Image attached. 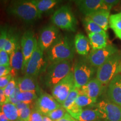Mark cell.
<instances>
[{
	"instance_id": "cell-1",
	"label": "cell",
	"mask_w": 121,
	"mask_h": 121,
	"mask_svg": "<svg viewBox=\"0 0 121 121\" xmlns=\"http://www.w3.org/2000/svg\"><path fill=\"white\" fill-rule=\"evenodd\" d=\"M75 45L67 36H59L57 40L47 49V53L51 63L72 60L75 54Z\"/></svg>"
},
{
	"instance_id": "cell-2",
	"label": "cell",
	"mask_w": 121,
	"mask_h": 121,
	"mask_svg": "<svg viewBox=\"0 0 121 121\" xmlns=\"http://www.w3.org/2000/svg\"><path fill=\"white\" fill-rule=\"evenodd\" d=\"M71 71L72 65L70 60L51 63L44 71V83L47 87L52 88Z\"/></svg>"
},
{
	"instance_id": "cell-3",
	"label": "cell",
	"mask_w": 121,
	"mask_h": 121,
	"mask_svg": "<svg viewBox=\"0 0 121 121\" xmlns=\"http://www.w3.org/2000/svg\"><path fill=\"white\" fill-rule=\"evenodd\" d=\"M8 13L26 22H31L41 17L31 1H16L10 4Z\"/></svg>"
},
{
	"instance_id": "cell-4",
	"label": "cell",
	"mask_w": 121,
	"mask_h": 121,
	"mask_svg": "<svg viewBox=\"0 0 121 121\" xmlns=\"http://www.w3.org/2000/svg\"><path fill=\"white\" fill-rule=\"evenodd\" d=\"M51 21L58 28L74 32L77 29V20L70 7L64 5L53 13Z\"/></svg>"
},
{
	"instance_id": "cell-5",
	"label": "cell",
	"mask_w": 121,
	"mask_h": 121,
	"mask_svg": "<svg viewBox=\"0 0 121 121\" xmlns=\"http://www.w3.org/2000/svg\"><path fill=\"white\" fill-rule=\"evenodd\" d=\"M120 57L121 53L117 52L98 68L96 78L103 85L109 84L112 79L116 75Z\"/></svg>"
},
{
	"instance_id": "cell-6",
	"label": "cell",
	"mask_w": 121,
	"mask_h": 121,
	"mask_svg": "<svg viewBox=\"0 0 121 121\" xmlns=\"http://www.w3.org/2000/svg\"><path fill=\"white\" fill-rule=\"evenodd\" d=\"M43 52L38 45L25 66L23 72L25 75L37 78L40 73L44 72L47 66Z\"/></svg>"
},
{
	"instance_id": "cell-7",
	"label": "cell",
	"mask_w": 121,
	"mask_h": 121,
	"mask_svg": "<svg viewBox=\"0 0 121 121\" xmlns=\"http://www.w3.org/2000/svg\"><path fill=\"white\" fill-rule=\"evenodd\" d=\"M95 72V68L89 62L79 60L76 63L73 69V76L75 87L80 89L91 80Z\"/></svg>"
},
{
	"instance_id": "cell-8",
	"label": "cell",
	"mask_w": 121,
	"mask_h": 121,
	"mask_svg": "<svg viewBox=\"0 0 121 121\" xmlns=\"http://www.w3.org/2000/svg\"><path fill=\"white\" fill-rule=\"evenodd\" d=\"M75 87L73 71L52 87V95L60 105L67 99L70 92Z\"/></svg>"
},
{
	"instance_id": "cell-9",
	"label": "cell",
	"mask_w": 121,
	"mask_h": 121,
	"mask_svg": "<svg viewBox=\"0 0 121 121\" xmlns=\"http://www.w3.org/2000/svg\"><path fill=\"white\" fill-rule=\"evenodd\" d=\"M102 121H121V107L108 99L102 100L94 105Z\"/></svg>"
},
{
	"instance_id": "cell-10",
	"label": "cell",
	"mask_w": 121,
	"mask_h": 121,
	"mask_svg": "<svg viewBox=\"0 0 121 121\" xmlns=\"http://www.w3.org/2000/svg\"><path fill=\"white\" fill-rule=\"evenodd\" d=\"M118 52V49L116 46L108 45L103 49L92 50L87 57V61L93 67L98 68L110 57Z\"/></svg>"
},
{
	"instance_id": "cell-11",
	"label": "cell",
	"mask_w": 121,
	"mask_h": 121,
	"mask_svg": "<svg viewBox=\"0 0 121 121\" xmlns=\"http://www.w3.org/2000/svg\"><path fill=\"white\" fill-rule=\"evenodd\" d=\"M20 45L24 56V64L22 69V72H24L29 60L38 46V40L33 31L27 30L24 33L20 40Z\"/></svg>"
},
{
	"instance_id": "cell-12",
	"label": "cell",
	"mask_w": 121,
	"mask_h": 121,
	"mask_svg": "<svg viewBox=\"0 0 121 121\" xmlns=\"http://www.w3.org/2000/svg\"><path fill=\"white\" fill-rule=\"evenodd\" d=\"M58 28L54 25H47L40 30L38 45L42 51H47L60 36Z\"/></svg>"
},
{
	"instance_id": "cell-13",
	"label": "cell",
	"mask_w": 121,
	"mask_h": 121,
	"mask_svg": "<svg viewBox=\"0 0 121 121\" xmlns=\"http://www.w3.org/2000/svg\"><path fill=\"white\" fill-rule=\"evenodd\" d=\"M61 107L52 95L46 93L40 94L35 103V108L44 116H47L51 112Z\"/></svg>"
},
{
	"instance_id": "cell-14",
	"label": "cell",
	"mask_w": 121,
	"mask_h": 121,
	"mask_svg": "<svg viewBox=\"0 0 121 121\" xmlns=\"http://www.w3.org/2000/svg\"><path fill=\"white\" fill-rule=\"evenodd\" d=\"M107 99L121 107V74H118L109 83Z\"/></svg>"
},
{
	"instance_id": "cell-15",
	"label": "cell",
	"mask_w": 121,
	"mask_h": 121,
	"mask_svg": "<svg viewBox=\"0 0 121 121\" xmlns=\"http://www.w3.org/2000/svg\"><path fill=\"white\" fill-rule=\"evenodd\" d=\"M78 10L85 16L101 9H106L103 0H78L75 1Z\"/></svg>"
},
{
	"instance_id": "cell-16",
	"label": "cell",
	"mask_w": 121,
	"mask_h": 121,
	"mask_svg": "<svg viewBox=\"0 0 121 121\" xmlns=\"http://www.w3.org/2000/svg\"><path fill=\"white\" fill-rule=\"evenodd\" d=\"M103 86L97 78H94L81 87L80 92L91 98L97 99L98 96L102 94Z\"/></svg>"
},
{
	"instance_id": "cell-17",
	"label": "cell",
	"mask_w": 121,
	"mask_h": 121,
	"mask_svg": "<svg viewBox=\"0 0 121 121\" xmlns=\"http://www.w3.org/2000/svg\"><path fill=\"white\" fill-rule=\"evenodd\" d=\"M10 65L11 68V74L16 75L18 72L22 71L24 64V56L20 43L17 45L15 51L10 54Z\"/></svg>"
},
{
	"instance_id": "cell-18",
	"label": "cell",
	"mask_w": 121,
	"mask_h": 121,
	"mask_svg": "<svg viewBox=\"0 0 121 121\" xmlns=\"http://www.w3.org/2000/svg\"><path fill=\"white\" fill-rule=\"evenodd\" d=\"M87 17H89L92 20L104 31H106L108 29L109 27V22L110 17V11L109 10L106 9H101L91 13Z\"/></svg>"
},
{
	"instance_id": "cell-19",
	"label": "cell",
	"mask_w": 121,
	"mask_h": 121,
	"mask_svg": "<svg viewBox=\"0 0 121 121\" xmlns=\"http://www.w3.org/2000/svg\"><path fill=\"white\" fill-rule=\"evenodd\" d=\"M17 85L20 91L39 92V85L36 78L29 76L24 75L18 78Z\"/></svg>"
},
{
	"instance_id": "cell-20",
	"label": "cell",
	"mask_w": 121,
	"mask_h": 121,
	"mask_svg": "<svg viewBox=\"0 0 121 121\" xmlns=\"http://www.w3.org/2000/svg\"><path fill=\"white\" fill-rule=\"evenodd\" d=\"M74 45L76 52L80 55H87L90 52L91 47L89 39L82 33H79L75 35Z\"/></svg>"
},
{
	"instance_id": "cell-21",
	"label": "cell",
	"mask_w": 121,
	"mask_h": 121,
	"mask_svg": "<svg viewBox=\"0 0 121 121\" xmlns=\"http://www.w3.org/2000/svg\"><path fill=\"white\" fill-rule=\"evenodd\" d=\"M88 38L92 50L103 49L108 45V34L106 32L91 33L88 34Z\"/></svg>"
},
{
	"instance_id": "cell-22",
	"label": "cell",
	"mask_w": 121,
	"mask_h": 121,
	"mask_svg": "<svg viewBox=\"0 0 121 121\" xmlns=\"http://www.w3.org/2000/svg\"><path fill=\"white\" fill-rule=\"evenodd\" d=\"M1 111L10 121L19 119V113L16 106L10 102H6L1 105Z\"/></svg>"
},
{
	"instance_id": "cell-23",
	"label": "cell",
	"mask_w": 121,
	"mask_h": 121,
	"mask_svg": "<svg viewBox=\"0 0 121 121\" xmlns=\"http://www.w3.org/2000/svg\"><path fill=\"white\" fill-rule=\"evenodd\" d=\"M35 6L39 14L49 11L56 6L60 1L57 0H32L31 1Z\"/></svg>"
},
{
	"instance_id": "cell-24",
	"label": "cell",
	"mask_w": 121,
	"mask_h": 121,
	"mask_svg": "<svg viewBox=\"0 0 121 121\" xmlns=\"http://www.w3.org/2000/svg\"><path fill=\"white\" fill-rule=\"evenodd\" d=\"M101 119L100 115L97 109L82 110L78 119V121H96Z\"/></svg>"
},
{
	"instance_id": "cell-25",
	"label": "cell",
	"mask_w": 121,
	"mask_h": 121,
	"mask_svg": "<svg viewBox=\"0 0 121 121\" xmlns=\"http://www.w3.org/2000/svg\"><path fill=\"white\" fill-rule=\"evenodd\" d=\"M85 29L87 33V34L91 33H105V31L101 28L99 25L91 20L89 17L85 16L82 20Z\"/></svg>"
},
{
	"instance_id": "cell-26",
	"label": "cell",
	"mask_w": 121,
	"mask_h": 121,
	"mask_svg": "<svg viewBox=\"0 0 121 121\" xmlns=\"http://www.w3.org/2000/svg\"><path fill=\"white\" fill-rule=\"evenodd\" d=\"M109 27L114 31L116 35L121 33V12L110 15Z\"/></svg>"
},
{
	"instance_id": "cell-27",
	"label": "cell",
	"mask_w": 121,
	"mask_h": 121,
	"mask_svg": "<svg viewBox=\"0 0 121 121\" xmlns=\"http://www.w3.org/2000/svg\"><path fill=\"white\" fill-rule=\"evenodd\" d=\"M38 98L37 93L32 91H20L17 95V99L19 102L27 104H32Z\"/></svg>"
},
{
	"instance_id": "cell-28",
	"label": "cell",
	"mask_w": 121,
	"mask_h": 121,
	"mask_svg": "<svg viewBox=\"0 0 121 121\" xmlns=\"http://www.w3.org/2000/svg\"><path fill=\"white\" fill-rule=\"evenodd\" d=\"M96 100L97 99L91 98L87 95L80 92L79 95L76 100L75 103L77 105L82 108L84 107H86L89 105H94L96 104Z\"/></svg>"
},
{
	"instance_id": "cell-29",
	"label": "cell",
	"mask_w": 121,
	"mask_h": 121,
	"mask_svg": "<svg viewBox=\"0 0 121 121\" xmlns=\"http://www.w3.org/2000/svg\"><path fill=\"white\" fill-rule=\"evenodd\" d=\"M80 93V89H78L76 87H75L70 93L69 94V96L65 101L64 103L62 104L63 108H64L65 109L67 110L69 109V107L71 106L72 104H73L76 102V100L78 98V95H79Z\"/></svg>"
},
{
	"instance_id": "cell-30",
	"label": "cell",
	"mask_w": 121,
	"mask_h": 121,
	"mask_svg": "<svg viewBox=\"0 0 121 121\" xmlns=\"http://www.w3.org/2000/svg\"><path fill=\"white\" fill-rule=\"evenodd\" d=\"M18 44H19V42H18L16 37L13 35H12L11 34L9 33V38L7 39L6 43V44L4 45L3 50H4V51L8 53L10 55L16 49Z\"/></svg>"
},
{
	"instance_id": "cell-31",
	"label": "cell",
	"mask_w": 121,
	"mask_h": 121,
	"mask_svg": "<svg viewBox=\"0 0 121 121\" xmlns=\"http://www.w3.org/2000/svg\"><path fill=\"white\" fill-rule=\"evenodd\" d=\"M67 113V110L64 108H63L62 106L60 108L56 109L54 110L53 111L51 112L47 115V116L53 121H57L64 117Z\"/></svg>"
},
{
	"instance_id": "cell-32",
	"label": "cell",
	"mask_w": 121,
	"mask_h": 121,
	"mask_svg": "<svg viewBox=\"0 0 121 121\" xmlns=\"http://www.w3.org/2000/svg\"><path fill=\"white\" fill-rule=\"evenodd\" d=\"M34 108L35 105H34V104H31L27 108L19 112V119L22 121H29L31 113Z\"/></svg>"
},
{
	"instance_id": "cell-33",
	"label": "cell",
	"mask_w": 121,
	"mask_h": 121,
	"mask_svg": "<svg viewBox=\"0 0 121 121\" xmlns=\"http://www.w3.org/2000/svg\"><path fill=\"white\" fill-rule=\"evenodd\" d=\"M16 87H17V81L14 78H13L4 89V94L6 98V100L13 94Z\"/></svg>"
},
{
	"instance_id": "cell-34",
	"label": "cell",
	"mask_w": 121,
	"mask_h": 121,
	"mask_svg": "<svg viewBox=\"0 0 121 121\" xmlns=\"http://www.w3.org/2000/svg\"><path fill=\"white\" fill-rule=\"evenodd\" d=\"M82 108L81 107H79L76 104V103H75L66 110H67L68 113L70 114L73 118L78 120L80 114L82 112Z\"/></svg>"
},
{
	"instance_id": "cell-35",
	"label": "cell",
	"mask_w": 121,
	"mask_h": 121,
	"mask_svg": "<svg viewBox=\"0 0 121 121\" xmlns=\"http://www.w3.org/2000/svg\"><path fill=\"white\" fill-rule=\"evenodd\" d=\"M10 56L4 50H0V66H10Z\"/></svg>"
},
{
	"instance_id": "cell-36",
	"label": "cell",
	"mask_w": 121,
	"mask_h": 121,
	"mask_svg": "<svg viewBox=\"0 0 121 121\" xmlns=\"http://www.w3.org/2000/svg\"><path fill=\"white\" fill-rule=\"evenodd\" d=\"M9 33L7 30H3L0 33V50H3L9 38Z\"/></svg>"
},
{
	"instance_id": "cell-37",
	"label": "cell",
	"mask_w": 121,
	"mask_h": 121,
	"mask_svg": "<svg viewBox=\"0 0 121 121\" xmlns=\"http://www.w3.org/2000/svg\"><path fill=\"white\" fill-rule=\"evenodd\" d=\"M29 121H43V116L37 109H33Z\"/></svg>"
},
{
	"instance_id": "cell-38",
	"label": "cell",
	"mask_w": 121,
	"mask_h": 121,
	"mask_svg": "<svg viewBox=\"0 0 121 121\" xmlns=\"http://www.w3.org/2000/svg\"><path fill=\"white\" fill-rule=\"evenodd\" d=\"M13 78V76L11 73L0 78V89H4L5 88V87Z\"/></svg>"
},
{
	"instance_id": "cell-39",
	"label": "cell",
	"mask_w": 121,
	"mask_h": 121,
	"mask_svg": "<svg viewBox=\"0 0 121 121\" xmlns=\"http://www.w3.org/2000/svg\"><path fill=\"white\" fill-rule=\"evenodd\" d=\"M119 2L120 1L117 0H103L104 4H105L107 10L109 11H110V10L115 6L117 5Z\"/></svg>"
},
{
	"instance_id": "cell-40",
	"label": "cell",
	"mask_w": 121,
	"mask_h": 121,
	"mask_svg": "<svg viewBox=\"0 0 121 121\" xmlns=\"http://www.w3.org/2000/svg\"><path fill=\"white\" fill-rule=\"evenodd\" d=\"M11 70L10 66H0V78L11 73Z\"/></svg>"
},
{
	"instance_id": "cell-41",
	"label": "cell",
	"mask_w": 121,
	"mask_h": 121,
	"mask_svg": "<svg viewBox=\"0 0 121 121\" xmlns=\"http://www.w3.org/2000/svg\"><path fill=\"white\" fill-rule=\"evenodd\" d=\"M57 121H78L76 120V119H75V118H73L72 117L70 114H69L67 112L66 114H65L64 117Z\"/></svg>"
},
{
	"instance_id": "cell-42",
	"label": "cell",
	"mask_w": 121,
	"mask_h": 121,
	"mask_svg": "<svg viewBox=\"0 0 121 121\" xmlns=\"http://www.w3.org/2000/svg\"><path fill=\"white\" fill-rule=\"evenodd\" d=\"M6 102V98L4 94V89H0V105H2Z\"/></svg>"
},
{
	"instance_id": "cell-43",
	"label": "cell",
	"mask_w": 121,
	"mask_h": 121,
	"mask_svg": "<svg viewBox=\"0 0 121 121\" xmlns=\"http://www.w3.org/2000/svg\"><path fill=\"white\" fill-rule=\"evenodd\" d=\"M31 104H27L23 102H19L16 106V107H17L19 112H20L21 111V110H22V109H24L27 108V107H29L30 105H31Z\"/></svg>"
},
{
	"instance_id": "cell-44",
	"label": "cell",
	"mask_w": 121,
	"mask_h": 121,
	"mask_svg": "<svg viewBox=\"0 0 121 121\" xmlns=\"http://www.w3.org/2000/svg\"><path fill=\"white\" fill-rule=\"evenodd\" d=\"M0 121H10L2 111L0 112Z\"/></svg>"
},
{
	"instance_id": "cell-45",
	"label": "cell",
	"mask_w": 121,
	"mask_h": 121,
	"mask_svg": "<svg viewBox=\"0 0 121 121\" xmlns=\"http://www.w3.org/2000/svg\"><path fill=\"white\" fill-rule=\"evenodd\" d=\"M121 73V57H120V60H119V66L118 67L117 72H116V75L118 74H120Z\"/></svg>"
},
{
	"instance_id": "cell-46",
	"label": "cell",
	"mask_w": 121,
	"mask_h": 121,
	"mask_svg": "<svg viewBox=\"0 0 121 121\" xmlns=\"http://www.w3.org/2000/svg\"><path fill=\"white\" fill-rule=\"evenodd\" d=\"M43 116V121H53L52 119L50 118L49 117H48L47 116Z\"/></svg>"
},
{
	"instance_id": "cell-47",
	"label": "cell",
	"mask_w": 121,
	"mask_h": 121,
	"mask_svg": "<svg viewBox=\"0 0 121 121\" xmlns=\"http://www.w3.org/2000/svg\"><path fill=\"white\" fill-rule=\"evenodd\" d=\"M117 37H118L119 39H121V34L118 35H117Z\"/></svg>"
},
{
	"instance_id": "cell-48",
	"label": "cell",
	"mask_w": 121,
	"mask_h": 121,
	"mask_svg": "<svg viewBox=\"0 0 121 121\" xmlns=\"http://www.w3.org/2000/svg\"><path fill=\"white\" fill-rule=\"evenodd\" d=\"M1 111V105H0V112Z\"/></svg>"
},
{
	"instance_id": "cell-49",
	"label": "cell",
	"mask_w": 121,
	"mask_h": 121,
	"mask_svg": "<svg viewBox=\"0 0 121 121\" xmlns=\"http://www.w3.org/2000/svg\"><path fill=\"white\" fill-rule=\"evenodd\" d=\"M21 121L20 119H18V120H17V121Z\"/></svg>"
},
{
	"instance_id": "cell-50",
	"label": "cell",
	"mask_w": 121,
	"mask_h": 121,
	"mask_svg": "<svg viewBox=\"0 0 121 121\" xmlns=\"http://www.w3.org/2000/svg\"><path fill=\"white\" fill-rule=\"evenodd\" d=\"M102 121V120H100H100H98V121Z\"/></svg>"
}]
</instances>
